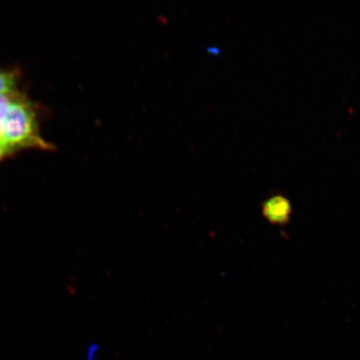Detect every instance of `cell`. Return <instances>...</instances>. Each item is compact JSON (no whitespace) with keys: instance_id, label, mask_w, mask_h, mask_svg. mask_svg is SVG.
<instances>
[{"instance_id":"obj_1","label":"cell","mask_w":360,"mask_h":360,"mask_svg":"<svg viewBox=\"0 0 360 360\" xmlns=\"http://www.w3.org/2000/svg\"><path fill=\"white\" fill-rule=\"evenodd\" d=\"M34 103L13 71L0 68V164L22 151L52 150L40 131Z\"/></svg>"},{"instance_id":"obj_2","label":"cell","mask_w":360,"mask_h":360,"mask_svg":"<svg viewBox=\"0 0 360 360\" xmlns=\"http://www.w3.org/2000/svg\"><path fill=\"white\" fill-rule=\"evenodd\" d=\"M262 214L270 224L285 225L290 220L291 202L283 195H273L263 202Z\"/></svg>"},{"instance_id":"obj_3","label":"cell","mask_w":360,"mask_h":360,"mask_svg":"<svg viewBox=\"0 0 360 360\" xmlns=\"http://www.w3.org/2000/svg\"><path fill=\"white\" fill-rule=\"evenodd\" d=\"M98 351V347L96 345H93L92 346H90V348L88 350L86 360H98V359H97Z\"/></svg>"}]
</instances>
